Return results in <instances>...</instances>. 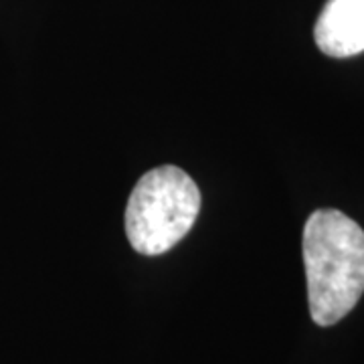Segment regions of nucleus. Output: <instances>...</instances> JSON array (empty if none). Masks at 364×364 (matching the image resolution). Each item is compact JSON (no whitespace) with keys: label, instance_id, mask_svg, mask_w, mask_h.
<instances>
[{"label":"nucleus","instance_id":"3","mask_svg":"<svg viewBox=\"0 0 364 364\" xmlns=\"http://www.w3.org/2000/svg\"><path fill=\"white\" fill-rule=\"evenodd\" d=\"M314 39L328 57L364 53V0H328L314 26Z\"/></svg>","mask_w":364,"mask_h":364},{"label":"nucleus","instance_id":"2","mask_svg":"<svg viewBox=\"0 0 364 364\" xmlns=\"http://www.w3.org/2000/svg\"><path fill=\"white\" fill-rule=\"evenodd\" d=\"M200 213V191L178 166L148 170L126 207V235L134 251L162 255L188 235Z\"/></svg>","mask_w":364,"mask_h":364},{"label":"nucleus","instance_id":"1","mask_svg":"<svg viewBox=\"0 0 364 364\" xmlns=\"http://www.w3.org/2000/svg\"><path fill=\"white\" fill-rule=\"evenodd\" d=\"M308 304L318 326H334L364 294V231L336 208H320L304 227Z\"/></svg>","mask_w":364,"mask_h":364}]
</instances>
